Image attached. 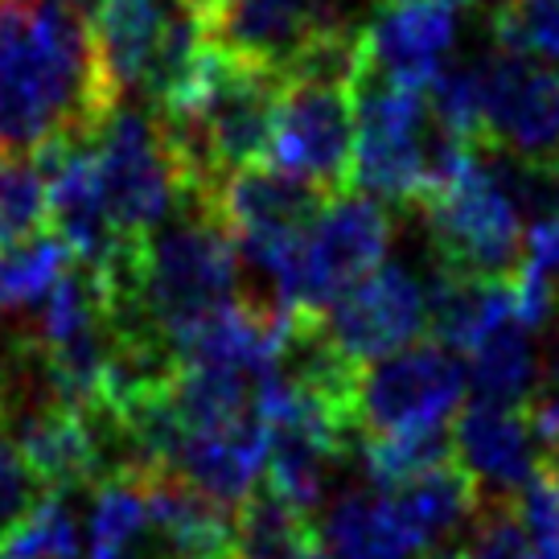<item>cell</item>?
Here are the masks:
<instances>
[{
    "instance_id": "cell-1",
    "label": "cell",
    "mask_w": 559,
    "mask_h": 559,
    "mask_svg": "<svg viewBox=\"0 0 559 559\" xmlns=\"http://www.w3.org/2000/svg\"><path fill=\"white\" fill-rule=\"evenodd\" d=\"M116 107L87 13L70 0H0L4 153L37 157L62 140H91Z\"/></svg>"
},
{
    "instance_id": "cell-2",
    "label": "cell",
    "mask_w": 559,
    "mask_h": 559,
    "mask_svg": "<svg viewBox=\"0 0 559 559\" xmlns=\"http://www.w3.org/2000/svg\"><path fill=\"white\" fill-rule=\"evenodd\" d=\"M437 120L428 91L379 79L362 67L354 87V157L349 190L379 206H416L428 193V148Z\"/></svg>"
},
{
    "instance_id": "cell-3",
    "label": "cell",
    "mask_w": 559,
    "mask_h": 559,
    "mask_svg": "<svg viewBox=\"0 0 559 559\" xmlns=\"http://www.w3.org/2000/svg\"><path fill=\"white\" fill-rule=\"evenodd\" d=\"M437 267L456 276L510 280L523 267L526 223L507 186L489 169L481 144H473L465 174L419 202Z\"/></svg>"
},
{
    "instance_id": "cell-4",
    "label": "cell",
    "mask_w": 559,
    "mask_h": 559,
    "mask_svg": "<svg viewBox=\"0 0 559 559\" xmlns=\"http://www.w3.org/2000/svg\"><path fill=\"white\" fill-rule=\"evenodd\" d=\"M391 214L362 193H333L305 230L293 260L272 280V300L293 313H325L362 276L383 267L391 247Z\"/></svg>"
},
{
    "instance_id": "cell-5",
    "label": "cell",
    "mask_w": 559,
    "mask_h": 559,
    "mask_svg": "<svg viewBox=\"0 0 559 559\" xmlns=\"http://www.w3.org/2000/svg\"><path fill=\"white\" fill-rule=\"evenodd\" d=\"M91 148L123 239H148L181 210L186 177L174 157V144L148 107L120 104L91 136Z\"/></svg>"
},
{
    "instance_id": "cell-6",
    "label": "cell",
    "mask_w": 559,
    "mask_h": 559,
    "mask_svg": "<svg viewBox=\"0 0 559 559\" xmlns=\"http://www.w3.org/2000/svg\"><path fill=\"white\" fill-rule=\"evenodd\" d=\"M325 202L330 193H321L309 181L280 174L272 165H255L227 177L210 198L206 214L230 235L239 260L276 280Z\"/></svg>"
},
{
    "instance_id": "cell-7",
    "label": "cell",
    "mask_w": 559,
    "mask_h": 559,
    "mask_svg": "<svg viewBox=\"0 0 559 559\" xmlns=\"http://www.w3.org/2000/svg\"><path fill=\"white\" fill-rule=\"evenodd\" d=\"M469 370L453 349L419 342L395 358L362 370L358 416L367 437H419L444 432V424L465 403Z\"/></svg>"
},
{
    "instance_id": "cell-8",
    "label": "cell",
    "mask_w": 559,
    "mask_h": 559,
    "mask_svg": "<svg viewBox=\"0 0 559 559\" xmlns=\"http://www.w3.org/2000/svg\"><path fill=\"white\" fill-rule=\"evenodd\" d=\"M349 157H354V91L284 79L263 165L300 177L333 198L349 186Z\"/></svg>"
},
{
    "instance_id": "cell-9",
    "label": "cell",
    "mask_w": 559,
    "mask_h": 559,
    "mask_svg": "<svg viewBox=\"0 0 559 559\" xmlns=\"http://www.w3.org/2000/svg\"><path fill=\"white\" fill-rule=\"evenodd\" d=\"M321 317L349 362L374 367L419 346V333L428 330V284L407 263L391 260L342 293Z\"/></svg>"
},
{
    "instance_id": "cell-10",
    "label": "cell",
    "mask_w": 559,
    "mask_h": 559,
    "mask_svg": "<svg viewBox=\"0 0 559 559\" xmlns=\"http://www.w3.org/2000/svg\"><path fill=\"white\" fill-rule=\"evenodd\" d=\"M481 144L519 160H559V74L519 53H481Z\"/></svg>"
},
{
    "instance_id": "cell-11",
    "label": "cell",
    "mask_w": 559,
    "mask_h": 559,
    "mask_svg": "<svg viewBox=\"0 0 559 559\" xmlns=\"http://www.w3.org/2000/svg\"><path fill=\"white\" fill-rule=\"evenodd\" d=\"M202 29L235 58L288 70L309 41L349 34L346 0H210Z\"/></svg>"
},
{
    "instance_id": "cell-12",
    "label": "cell",
    "mask_w": 559,
    "mask_h": 559,
    "mask_svg": "<svg viewBox=\"0 0 559 559\" xmlns=\"http://www.w3.org/2000/svg\"><path fill=\"white\" fill-rule=\"evenodd\" d=\"M29 160L46 181V206H50V223L58 227L53 235L74 251L79 267L104 272L132 239H123L116 230L91 140H62Z\"/></svg>"
},
{
    "instance_id": "cell-13",
    "label": "cell",
    "mask_w": 559,
    "mask_h": 559,
    "mask_svg": "<svg viewBox=\"0 0 559 559\" xmlns=\"http://www.w3.org/2000/svg\"><path fill=\"white\" fill-rule=\"evenodd\" d=\"M456 34L461 13L449 4H383L362 29V58L379 79L428 91L444 70V58L453 53Z\"/></svg>"
},
{
    "instance_id": "cell-14",
    "label": "cell",
    "mask_w": 559,
    "mask_h": 559,
    "mask_svg": "<svg viewBox=\"0 0 559 559\" xmlns=\"http://www.w3.org/2000/svg\"><path fill=\"white\" fill-rule=\"evenodd\" d=\"M4 437L13 440L25 469L50 498L74 493V489L104 486V456L95 444V432L83 412H74L58 400H41L25 407Z\"/></svg>"
},
{
    "instance_id": "cell-15",
    "label": "cell",
    "mask_w": 559,
    "mask_h": 559,
    "mask_svg": "<svg viewBox=\"0 0 559 559\" xmlns=\"http://www.w3.org/2000/svg\"><path fill=\"white\" fill-rule=\"evenodd\" d=\"M453 456L465 465L477 489L489 486V498H514L539 473L526 407H498L477 400L461 407L453 424Z\"/></svg>"
},
{
    "instance_id": "cell-16",
    "label": "cell",
    "mask_w": 559,
    "mask_h": 559,
    "mask_svg": "<svg viewBox=\"0 0 559 559\" xmlns=\"http://www.w3.org/2000/svg\"><path fill=\"white\" fill-rule=\"evenodd\" d=\"M263 465H267V428H263V419H251V424H239L227 432L186 437L169 473H177L186 486L206 493L210 502H218L223 510H239L251 498Z\"/></svg>"
},
{
    "instance_id": "cell-17",
    "label": "cell",
    "mask_w": 559,
    "mask_h": 559,
    "mask_svg": "<svg viewBox=\"0 0 559 559\" xmlns=\"http://www.w3.org/2000/svg\"><path fill=\"white\" fill-rule=\"evenodd\" d=\"M514 321V293L510 280L456 276L437 267L428 280V330L437 346L453 354H473L493 330Z\"/></svg>"
},
{
    "instance_id": "cell-18",
    "label": "cell",
    "mask_w": 559,
    "mask_h": 559,
    "mask_svg": "<svg viewBox=\"0 0 559 559\" xmlns=\"http://www.w3.org/2000/svg\"><path fill=\"white\" fill-rule=\"evenodd\" d=\"M386 498L395 502L400 523L407 526V535L416 539L419 551H428L440 535L456 531L465 519H477V510H481V489L456 456L416 477L400 493H386Z\"/></svg>"
},
{
    "instance_id": "cell-19",
    "label": "cell",
    "mask_w": 559,
    "mask_h": 559,
    "mask_svg": "<svg viewBox=\"0 0 559 559\" xmlns=\"http://www.w3.org/2000/svg\"><path fill=\"white\" fill-rule=\"evenodd\" d=\"M330 559H407L419 551L386 493H342L325 514Z\"/></svg>"
},
{
    "instance_id": "cell-20",
    "label": "cell",
    "mask_w": 559,
    "mask_h": 559,
    "mask_svg": "<svg viewBox=\"0 0 559 559\" xmlns=\"http://www.w3.org/2000/svg\"><path fill=\"white\" fill-rule=\"evenodd\" d=\"M469 386L477 403H498V407H526L539 395V349L535 333L510 321L493 330L481 346L469 354Z\"/></svg>"
},
{
    "instance_id": "cell-21",
    "label": "cell",
    "mask_w": 559,
    "mask_h": 559,
    "mask_svg": "<svg viewBox=\"0 0 559 559\" xmlns=\"http://www.w3.org/2000/svg\"><path fill=\"white\" fill-rule=\"evenodd\" d=\"M91 559H153V523L144 498V473L116 477L95 489L87 523Z\"/></svg>"
},
{
    "instance_id": "cell-22",
    "label": "cell",
    "mask_w": 559,
    "mask_h": 559,
    "mask_svg": "<svg viewBox=\"0 0 559 559\" xmlns=\"http://www.w3.org/2000/svg\"><path fill=\"white\" fill-rule=\"evenodd\" d=\"M235 551L243 559H293L300 551H317L313 514L293 507L263 481L235 510Z\"/></svg>"
},
{
    "instance_id": "cell-23",
    "label": "cell",
    "mask_w": 559,
    "mask_h": 559,
    "mask_svg": "<svg viewBox=\"0 0 559 559\" xmlns=\"http://www.w3.org/2000/svg\"><path fill=\"white\" fill-rule=\"evenodd\" d=\"M70 267L74 251L58 235H34L25 243L0 247V313L37 309Z\"/></svg>"
},
{
    "instance_id": "cell-24",
    "label": "cell",
    "mask_w": 559,
    "mask_h": 559,
    "mask_svg": "<svg viewBox=\"0 0 559 559\" xmlns=\"http://www.w3.org/2000/svg\"><path fill=\"white\" fill-rule=\"evenodd\" d=\"M362 469L370 486L400 493L416 477L453 461V432H419V437H362Z\"/></svg>"
},
{
    "instance_id": "cell-25",
    "label": "cell",
    "mask_w": 559,
    "mask_h": 559,
    "mask_svg": "<svg viewBox=\"0 0 559 559\" xmlns=\"http://www.w3.org/2000/svg\"><path fill=\"white\" fill-rule=\"evenodd\" d=\"M489 29L507 53L559 67V0H493Z\"/></svg>"
},
{
    "instance_id": "cell-26",
    "label": "cell",
    "mask_w": 559,
    "mask_h": 559,
    "mask_svg": "<svg viewBox=\"0 0 559 559\" xmlns=\"http://www.w3.org/2000/svg\"><path fill=\"white\" fill-rule=\"evenodd\" d=\"M46 218L50 206H46L41 169L29 157L0 160V247L34 239Z\"/></svg>"
},
{
    "instance_id": "cell-27",
    "label": "cell",
    "mask_w": 559,
    "mask_h": 559,
    "mask_svg": "<svg viewBox=\"0 0 559 559\" xmlns=\"http://www.w3.org/2000/svg\"><path fill=\"white\" fill-rule=\"evenodd\" d=\"M4 559H74L79 556V526L62 498H41L34 514L0 543Z\"/></svg>"
},
{
    "instance_id": "cell-28",
    "label": "cell",
    "mask_w": 559,
    "mask_h": 559,
    "mask_svg": "<svg viewBox=\"0 0 559 559\" xmlns=\"http://www.w3.org/2000/svg\"><path fill=\"white\" fill-rule=\"evenodd\" d=\"M465 559H539L523 519H519L514 498H489L486 507L477 510Z\"/></svg>"
},
{
    "instance_id": "cell-29",
    "label": "cell",
    "mask_w": 559,
    "mask_h": 559,
    "mask_svg": "<svg viewBox=\"0 0 559 559\" xmlns=\"http://www.w3.org/2000/svg\"><path fill=\"white\" fill-rule=\"evenodd\" d=\"M514 507H519V519H523L535 551L559 559V481L547 465H539V473L514 493Z\"/></svg>"
},
{
    "instance_id": "cell-30",
    "label": "cell",
    "mask_w": 559,
    "mask_h": 559,
    "mask_svg": "<svg viewBox=\"0 0 559 559\" xmlns=\"http://www.w3.org/2000/svg\"><path fill=\"white\" fill-rule=\"evenodd\" d=\"M37 489L41 486L34 481V473L25 469V461L17 456L13 440L0 437V543L34 514V507L41 502Z\"/></svg>"
},
{
    "instance_id": "cell-31",
    "label": "cell",
    "mask_w": 559,
    "mask_h": 559,
    "mask_svg": "<svg viewBox=\"0 0 559 559\" xmlns=\"http://www.w3.org/2000/svg\"><path fill=\"white\" fill-rule=\"evenodd\" d=\"M523 263H531L535 272H543V276L559 288V218L556 223H539V227L526 230Z\"/></svg>"
},
{
    "instance_id": "cell-32",
    "label": "cell",
    "mask_w": 559,
    "mask_h": 559,
    "mask_svg": "<svg viewBox=\"0 0 559 559\" xmlns=\"http://www.w3.org/2000/svg\"><path fill=\"white\" fill-rule=\"evenodd\" d=\"M526 419H531V432H535V440L547 449V456L559 453V391L556 386H551V391L539 386V395L526 403Z\"/></svg>"
},
{
    "instance_id": "cell-33",
    "label": "cell",
    "mask_w": 559,
    "mask_h": 559,
    "mask_svg": "<svg viewBox=\"0 0 559 559\" xmlns=\"http://www.w3.org/2000/svg\"><path fill=\"white\" fill-rule=\"evenodd\" d=\"M383 4H412V0H374V9H383ZM424 4H449V9H456V13H465V9H473L477 0H424Z\"/></svg>"
},
{
    "instance_id": "cell-34",
    "label": "cell",
    "mask_w": 559,
    "mask_h": 559,
    "mask_svg": "<svg viewBox=\"0 0 559 559\" xmlns=\"http://www.w3.org/2000/svg\"><path fill=\"white\" fill-rule=\"evenodd\" d=\"M416 559H465V551H456V547H428Z\"/></svg>"
},
{
    "instance_id": "cell-35",
    "label": "cell",
    "mask_w": 559,
    "mask_h": 559,
    "mask_svg": "<svg viewBox=\"0 0 559 559\" xmlns=\"http://www.w3.org/2000/svg\"><path fill=\"white\" fill-rule=\"evenodd\" d=\"M70 4H74V9H79V13H95V9H99V4H104V0H70Z\"/></svg>"
},
{
    "instance_id": "cell-36",
    "label": "cell",
    "mask_w": 559,
    "mask_h": 559,
    "mask_svg": "<svg viewBox=\"0 0 559 559\" xmlns=\"http://www.w3.org/2000/svg\"><path fill=\"white\" fill-rule=\"evenodd\" d=\"M198 559H243V556L230 547V551H214V556H198Z\"/></svg>"
},
{
    "instance_id": "cell-37",
    "label": "cell",
    "mask_w": 559,
    "mask_h": 559,
    "mask_svg": "<svg viewBox=\"0 0 559 559\" xmlns=\"http://www.w3.org/2000/svg\"><path fill=\"white\" fill-rule=\"evenodd\" d=\"M547 469H551V477L559 481V453H551V461H547Z\"/></svg>"
},
{
    "instance_id": "cell-38",
    "label": "cell",
    "mask_w": 559,
    "mask_h": 559,
    "mask_svg": "<svg viewBox=\"0 0 559 559\" xmlns=\"http://www.w3.org/2000/svg\"><path fill=\"white\" fill-rule=\"evenodd\" d=\"M293 559H330V556H321V551H300V556H293Z\"/></svg>"
},
{
    "instance_id": "cell-39",
    "label": "cell",
    "mask_w": 559,
    "mask_h": 559,
    "mask_svg": "<svg viewBox=\"0 0 559 559\" xmlns=\"http://www.w3.org/2000/svg\"><path fill=\"white\" fill-rule=\"evenodd\" d=\"M551 374H556V391H559V337H556V367H551Z\"/></svg>"
},
{
    "instance_id": "cell-40",
    "label": "cell",
    "mask_w": 559,
    "mask_h": 559,
    "mask_svg": "<svg viewBox=\"0 0 559 559\" xmlns=\"http://www.w3.org/2000/svg\"><path fill=\"white\" fill-rule=\"evenodd\" d=\"M539 559H556V556H539Z\"/></svg>"
},
{
    "instance_id": "cell-41",
    "label": "cell",
    "mask_w": 559,
    "mask_h": 559,
    "mask_svg": "<svg viewBox=\"0 0 559 559\" xmlns=\"http://www.w3.org/2000/svg\"><path fill=\"white\" fill-rule=\"evenodd\" d=\"M0 559H4V556H0Z\"/></svg>"
}]
</instances>
